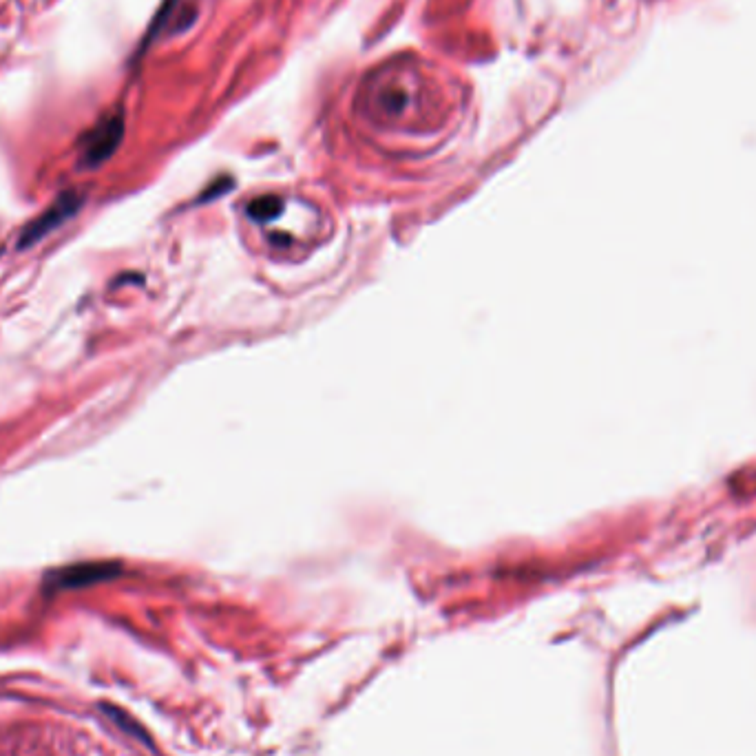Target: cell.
I'll list each match as a JSON object with an SVG mask.
<instances>
[{"label":"cell","mask_w":756,"mask_h":756,"mask_svg":"<svg viewBox=\"0 0 756 756\" xmlns=\"http://www.w3.org/2000/svg\"><path fill=\"white\" fill-rule=\"evenodd\" d=\"M120 571V566L113 562H82L62 566V569L47 575V588H51V591H76V588L109 582L113 577H118Z\"/></svg>","instance_id":"7a4b0ae2"},{"label":"cell","mask_w":756,"mask_h":756,"mask_svg":"<svg viewBox=\"0 0 756 756\" xmlns=\"http://www.w3.org/2000/svg\"><path fill=\"white\" fill-rule=\"evenodd\" d=\"M100 708H102L104 714H109V717H111L115 723H118V728H122L124 732H129V734H133L135 739H142V743H151L149 737H146V734L142 732V728H140V726H135V721L129 719V714L122 712L120 708L111 706V703H102Z\"/></svg>","instance_id":"277c9868"},{"label":"cell","mask_w":756,"mask_h":756,"mask_svg":"<svg viewBox=\"0 0 756 756\" xmlns=\"http://www.w3.org/2000/svg\"><path fill=\"white\" fill-rule=\"evenodd\" d=\"M124 138V111L115 109L82 135L80 166L98 168L118 151Z\"/></svg>","instance_id":"6da1fadb"},{"label":"cell","mask_w":756,"mask_h":756,"mask_svg":"<svg viewBox=\"0 0 756 756\" xmlns=\"http://www.w3.org/2000/svg\"><path fill=\"white\" fill-rule=\"evenodd\" d=\"M281 208L283 206L277 197H259L248 206V213L259 222H268V219H275L281 213Z\"/></svg>","instance_id":"5b68a950"},{"label":"cell","mask_w":756,"mask_h":756,"mask_svg":"<svg viewBox=\"0 0 756 756\" xmlns=\"http://www.w3.org/2000/svg\"><path fill=\"white\" fill-rule=\"evenodd\" d=\"M84 204V195L78 191H65L62 193L54 204H51L45 213L38 215L34 222H31L23 233H20V248H29L38 244L40 239H45L49 233H54L56 228L71 219L78 213Z\"/></svg>","instance_id":"3957f363"}]
</instances>
